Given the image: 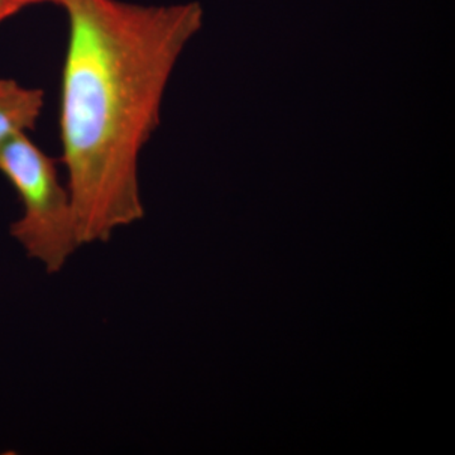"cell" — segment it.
<instances>
[{"label": "cell", "mask_w": 455, "mask_h": 455, "mask_svg": "<svg viewBox=\"0 0 455 455\" xmlns=\"http://www.w3.org/2000/svg\"><path fill=\"white\" fill-rule=\"evenodd\" d=\"M60 139L82 244L142 220L139 158L158 124L176 57L196 31V4L147 7L68 0Z\"/></svg>", "instance_id": "6da1fadb"}, {"label": "cell", "mask_w": 455, "mask_h": 455, "mask_svg": "<svg viewBox=\"0 0 455 455\" xmlns=\"http://www.w3.org/2000/svg\"><path fill=\"white\" fill-rule=\"evenodd\" d=\"M20 9L12 0H0V23L16 14Z\"/></svg>", "instance_id": "277c9868"}, {"label": "cell", "mask_w": 455, "mask_h": 455, "mask_svg": "<svg viewBox=\"0 0 455 455\" xmlns=\"http://www.w3.org/2000/svg\"><path fill=\"white\" fill-rule=\"evenodd\" d=\"M0 172L23 206L22 217L12 224V235L29 259L56 274L82 243L70 193L60 181L55 161L20 134L0 147Z\"/></svg>", "instance_id": "7a4b0ae2"}, {"label": "cell", "mask_w": 455, "mask_h": 455, "mask_svg": "<svg viewBox=\"0 0 455 455\" xmlns=\"http://www.w3.org/2000/svg\"><path fill=\"white\" fill-rule=\"evenodd\" d=\"M12 2L22 9L23 7H26V5L38 4V3H53V4L64 7L65 3L68 2V0H12Z\"/></svg>", "instance_id": "5b68a950"}, {"label": "cell", "mask_w": 455, "mask_h": 455, "mask_svg": "<svg viewBox=\"0 0 455 455\" xmlns=\"http://www.w3.org/2000/svg\"><path fill=\"white\" fill-rule=\"evenodd\" d=\"M44 104L41 89L26 88L13 79L0 80V147L33 130Z\"/></svg>", "instance_id": "3957f363"}]
</instances>
